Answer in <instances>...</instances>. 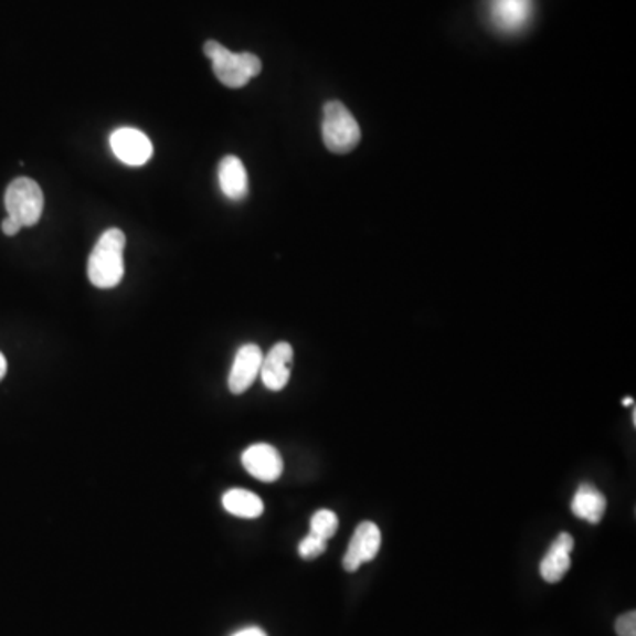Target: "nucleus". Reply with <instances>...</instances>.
<instances>
[{"label": "nucleus", "mask_w": 636, "mask_h": 636, "mask_svg": "<svg viewBox=\"0 0 636 636\" xmlns=\"http://www.w3.org/2000/svg\"><path fill=\"white\" fill-rule=\"evenodd\" d=\"M532 0H490L488 14L491 25L504 34H515L529 25L532 18Z\"/></svg>", "instance_id": "6"}, {"label": "nucleus", "mask_w": 636, "mask_h": 636, "mask_svg": "<svg viewBox=\"0 0 636 636\" xmlns=\"http://www.w3.org/2000/svg\"><path fill=\"white\" fill-rule=\"evenodd\" d=\"M232 636H267L262 632L261 627H244L241 632L234 633Z\"/></svg>", "instance_id": "19"}, {"label": "nucleus", "mask_w": 636, "mask_h": 636, "mask_svg": "<svg viewBox=\"0 0 636 636\" xmlns=\"http://www.w3.org/2000/svg\"><path fill=\"white\" fill-rule=\"evenodd\" d=\"M326 548L327 541L309 532L299 543V555L303 556L305 561H314V559H317V556L326 552Z\"/></svg>", "instance_id": "16"}, {"label": "nucleus", "mask_w": 636, "mask_h": 636, "mask_svg": "<svg viewBox=\"0 0 636 636\" xmlns=\"http://www.w3.org/2000/svg\"><path fill=\"white\" fill-rule=\"evenodd\" d=\"M223 508L230 515H234V517L253 520V518H258L264 512V502L253 491L234 488V490H229L223 495Z\"/></svg>", "instance_id": "14"}, {"label": "nucleus", "mask_w": 636, "mask_h": 636, "mask_svg": "<svg viewBox=\"0 0 636 636\" xmlns=\"http://www.w3.org/2000/svg\"><path fill=\"white\" fill-rule=\"evenodd\" d=\"M574 539L568 532L556 536L553 543L548 548L547 555L543 556L539 573L544 582L559 583L564 579L565 573L571 568V552H573Z\"/></svg>", "instance_id": "11"}, {"label": "nucleus", "mask_w": 636, "mask_h": 636, "mask_svg": "<svg viewBox=\"0 0 636 636\" xmlns=\"http://www.w3.org/2000/svg\"><path fill=\"white\" fill-rule=\"evenodd\" d=\"M380 541H382V536H380L379 527H377L373 521H361L356 532H353L352 539H350L347 553H344V571L353 573V571H358L362 564L373 561L377 553H379Z\"/></svg>", "instance_id": "5"}, {"label": "nucleus", "mask_w": 636, "mask_h": 636, "mask_svg": "<svg viewBox=\"0 0 636 636\" xmlns=\"http://www.w3.org/2000/svg\"><path fill=\"white\" fill-rule=\"evenodd\" d=\"M6 371H8V361H6L4 353L0 352V380L4 379Z\"/></svg>", "instance_id": "20"}, {"label": "nucleus", "mask_w": 636, "mask_h": 636, "mask_svg": "<svg viewBox=\"0 0 636 636\" xmlns=\"http://www.w3.org/2000/svg\"><path fill=\"white\" fill-rule=\"evenodd\" d=\"M294 362V349L287 341L274 344L269 353L262 359L261 377L265 388L282 391L288 384Z\"/></svg>", "instance_id": "9"}, {"label": "nucleus", "mask_w": 636, "mask_h": 636, "mask_svg": "<svg viewBox=\"0 0 636 636\" xmlns=\"http://www.w3.org/2000/svg\"><path fill=\"white\" fill-rule=\"evenodd\" d=\"M322 137L327 149L335 155H347L358 147L361 128L343 103L329 102L324 106Z\"/></svg>", "instance_id": "3"}, {"label": "nucleus", "mask_w": 636, "mask_h": 636, "mask_svg": "<svg viewBox=\"0 0 636 636\" xmlns=\"http://www.w3.org/2000/svg\"><path fill=\"white\" fill-rule=\"evenodd\" d=\"M4 203L8 216L17 220L22 226H34L43 214V191L40 184L29 177H18L8 186Z\"/></svg>", "instance_id": "4"}, {"label": "nucleus", "mask_w": 636, "mask_h": 636, "mask_svg": "<svg viewBox=\"0 0 636 636\" xmlns=\"http://www.w3.org/2000/svg\"><path fill=\"white\" fill-rule=\"evenodd\" d=\"M243 465L255 479L273 483L282 476L283 458L269 444H253L243 453Z\"/></svg>", "instance_id": "10"}, {"label": "nucleus", "mask_w": 636, "mask_h": 636, "mask_svg": "<svg viewBox=\"0 0 636 636\" xmlns=\"http://www.w3.org/2000/svg\"><path fill=\"white\" fill-rule=\"evenodd\" d=\"M110 146L114 155L129 167H141L152 158V144L135 128H120L112 132Z\"/></svg>", "instance_id": "7"}, {"label": "nucleus", "mask_w": 636, "mask_h": 636, "mask_svg": "<svg viewBox=\"0 0 636 636\" xmlns=\"http://www.w3.org/2000/svg\"><path fill=\"white\" fill-rule=\"evenodd\" d=\"M571 511L580 520L600 523L606 511L605 495L601 494L596 486L591 485V483H582L574 494L573 500H571Z\"/></svg>", "instance_id": "12"}, {"label": "nucleus", "mask_w": 636, "mask_h": 636, "mask_svg": "<svg viewBox=\"0 0 636 636\" xmlns=\"http://www.w3.org/2000/svg\"><path fill=\"white\" fill-rule=\"evenodd\" d=\"M623 405H626V406L635 405V400H633V398H624Z\"/></svg>", "instance_id": "21"}, {"label": "nucleus", "mask_w": 636, "mask_h": 636, "mask_svg": "<svg viewBox=\"0 0 636 636\" xmlns=\"http://www.w3.org/2000/svg\"><path fill=\"white\" fill-rule=\"evenodd\" d=\"M615 632L618 636H636V612L621 615L615 623Z\"/></svg>", "instance_id": "17"}, {"label": "nucleus", "mask_w": 636, "mask_h": 636, "mask_svg": "<svg viewBox=\"0 0 636 636\" xmlns=\"http://www.w3.org/2000/svg\"><path fill=\"white\" fill-rule=\"evenodd\" d=\"M336 530H338V517L329 509H318L309 521V532L322 538L324 541H329L336 534Z\"/></svg>", "instance_id": "15"}, {"label": "nucleus", "mask_w": 636, "mask_h": 636, "mask_svg": "<svg viewBox=\"0 0 636 636\" xmlns=\"http://www.w3.org/2000/svg\"><path fill=\"white\" fill-rule=\"evenodd\" d=\"M124 247L126 235L123 230L108 229L97 239L87 262V276L94 287L114 288L123 282Z\"/></svg>", "instance_id": "1"}, {"label": "nucleus", "mask_w": 636, "mask_h": 636, "mask_svg": "<svg viewBox=\"0 0 636 636\" xmlns=\"http://www.w3.org/2000/svg\"><path fill=\"white\" fill-rule=\"evenodd\" d=\"M20 229H22V225L11 216H8L2 221V232H4L6 235H9V237L17 235L18 232H20Z\"/></svg>", "instance_id": "18"}, {"label": "nucleus", "mask_w": 636, "mask_h": 636, "mask_svg": "<svg viewBox=\"0 0 636 636\" xmlns=\"http://www.w3.org/2000/svg\"><path fill=\"white\" fill-rule=\"evenodd\" d=\"M262 359L264 353L258 344H243L237 350L229 375L230 393L243 394L252 388L256 377L261 375Z\"/></svg>", "instance_id": "8"}, {"label": "nucleus", "mask_w": 636, "mask_h": 636, "mask_svg": "<svg viewBox=\"0 0 636 636\" xmlns=\"http://www.w3.org/2000/svg\"><path fill=\"white\" fill-rule=\"evenodd\" d=\"M203 52L211 59L212 71L221 84L230 88H241L247 85L250 80L261 75V59L253 53H234L226 50L218 41H208Z\"/></svg>", "instance_id": "2"}, {"label": "nucleus", "mask_w": 636, "mask_h": 636, "mask_svg": "<svg viewBox=\"0 0 636 636\" xmlns=\"http://www.w3.org/2000/svg\"><path fill=\"white\" fill-rule=\"evenodd\" d=\"M220 188L230 200H243L247 194V173L237 156H225L218 168Z\"/></svg>", "instance_id": "13"}]
</instances>
